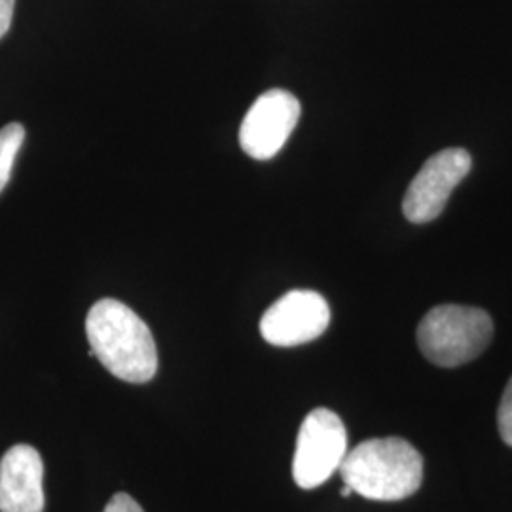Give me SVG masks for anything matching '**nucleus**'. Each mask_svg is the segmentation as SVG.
Listing matches in <instances>:
<instances>
[{
  "mask_svg": "<svg viewBox=\"0 0 512 512\" xmlns=\"http://www.w3.org/2000/svg\"><path fill=\"white\" fill-rule=\"evenodd\" d=\"M471 167L473 158L465 148H446L431 156L406 190L404 217L414 224L437 219Z\"/></svg>",
  "mask_w": 512,
  "mask_h": 512,
  "instance_id": "5",
  "label": "nucleus"
},
{
  "mask_svg": "<svg viewBox=\"0 0 512 512\" xmlns=\"http://www.w3.org/2000/svg\"><path fill=\"white\" fill-rule=\"evenodd\" d=\"M340 475L353 494L372 501H401L420 490L423 458L399 437L365 440L349 450Z\"/></svg>",
  "mask_w": 512,
  "mask_h": 512,
  "instance_id": "2",
  "label": "nucleus"
},
{
  "mask_svg": "<svg viewBox=\"0 0 512 512\" xmlns=\"http://www.w3.org/2000/svg\"><path fill=\"white\" fill-rule=\"evenodd\" d=\"M16 0H0V38L10 31Z\"/></svg>",
  "mask_w": 512,
  "mask_h": 512,
  "instance_id": "12",
  "label": "nucleus"
},
{
  "mask_svg": "<svg viewBox=\"0 0 512 512\" xmlns=\"http://www.w3.org/2000/svg\"><path fill=\"white\" fill-rule=\"evenodd\" d=\"M93 357L118 380L147 384L158 372V349L147 323L114 298L95 302L86 317Z\"/></svg>",
  "mask_w": 512,
  "mask_h": 512,
  "instance_id": "1",
  "label": "nucleus"
},
{
  "mask_svg": "<svg viewBox=\"0 0 512 512\" xmlns=\"http://www.w3.org/2000/svg\"><path fill=\"white\" fill-rule=\"evenodd\" d=\"M105 512H145L141 505L128 494H116L105 507Z\"/></svg>",
  "mask_w": 512,
  "mask_h": 512,
  "instance_id": "11",
  "label": "nucleus"
},
{
  "mask_svg": "<svg viewBox=\"0 0 512 512\" xmlns=\"http://www.w3.org/2000/svg\"><path fill=\"white\" fill-rule=\"evenodd\" d=\"M427 361L442 368H456L475 361L494 338V321L488 311L442 304L425 313L416 332Z\"/></svg>",
  "mask_w": 512,
  "mask_h": 512,
  "instance_id": "3",
  "label": "nucleus"
},
{
  "mask_svg": "<svg viewBox=\"0 0 512 512\" xmlns=\"http://www.w3.org/2000/svg\"><path fill=\"white\" fill-rule=\"evenodd\" d=\"M330 308L315 291L283 294L260 319L262 338L277 348H294L317 340L329 329Z\"/></svg>",
  "mask_w": 512,
  "mask_h": 512,
  "instance_id": "6",
  "label": "nucleus"
},
{
  "mask_svg": "<svg viewBox=\"0 0 512 512\" xmlns=\"http://www.w3.org/2000/svg\"><path fill=\"white\" fill-rule=\"evenodd\" d=\"M348 431L329 408H315L304 418L293 459L294 482L302 490L325 484L348 456Z\"/></svg>",
  "mask_w": 512,
  "mask_h": 512,
  "instance_id": "4",
  "label": "nucleus"
},
{
  "mask_svg": "<svg viewBox=\"0 0 512 512\" xmlns=\"http://www.w3.org/2000/svg\"><path fill=\"white\" fill-rule=\"evenodd\" d=\"M351 494H353V490L349 488L348 484H344V488H342V495H344V497H349Z\"/></svg>",
  "mask_w": 512,
  "mask_h": 512,
  "instance_id": "13",
  "label": "nucleus"
},
{
  "mask_svg": "<svg viewBox=\"0 0 512 512\" xmlns=\"http://www.w3.org/2000/svg\"><path fill=\"white\" fill-rule=\"evenodd\" d=\"M497 427L505 444L512 446V378L503 391L499 410H497Z\"/></svg>",
  "mask_w": 512,
  "mask_h": 512,
  "instance_id": "10",
  "label": "nucleus"
},
{
  "mask_svg": "<svg viewBox=\"0 0 512 512\" xmlns=\"http://www.w3.org/2000/svg\"><path fill=\"white\" fill-rule=\"evenodd\" d=\"M44 463L33 446L18 444L0 461V512H44Z\"/></svg>",
  "mask_w": 512,
  "mask_h": 512,
  "instance_id": "8",
  "label": "nucleus"
},
{
  "mask_svg": "<svg viewBox=\"0 0 512 512\" xmlns=\"http://www.w3.org/2000/svg\"><path fill=\"white\" fill-rule=\"evenodd\" d=\"M302 107L293 93L270 90L262 93L239 129V145L255 160H270L285 147L300 120Z\"/></svg>",
  "mask_w": 512,
  "mask_h": 512,
  "instance_id": "7",
  "label": "nucleus"
},
{
  "mask_svg": "<svg viewBox=\"0 0 512 512\" xmlns=\"http://www.w3.org/2000/svg\"><path fill=\"white\" fill-rule=\"evenodd\" d=\"M25 141V128L21 124H8L0 129V192L12 177L19 148Z\"/></svg>",
  "mask_w": 512,
  "mask_h": 512,
  "instance_id": "9",
  "label": "nucleus"
}]
</instances>
